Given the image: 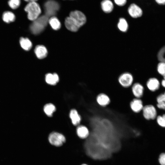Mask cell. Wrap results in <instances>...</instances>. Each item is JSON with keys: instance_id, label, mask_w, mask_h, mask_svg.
<instances>
[{"instance_id": "1", "label": "cell", "mask_w": 165, "mask_h": 165, "mask_svg": "<svg viewBox=\"0 0 165 165\" xmlns=\"http://www.w3.org/2000/svg\"><path fill=\"white\" fill-rule=\"evenodd\" d=\"M49 20V17L46 15L38 17L30 25L31 32L35 35L41 33L47 26Z\"/></svg>"}, {"instance_id": "2", "label": "cell", "mask_w": 165, "mask_h": 165, "mask_svg": "<svg viewBox=\"0 0 165 165\" xmlns=\"http://www.w3.org/2000/svg\"><path fill=\"white\" fill-rule=\"evenodd\" d=\"M24 10L28 13V18L32 21L37 19L41 12L40 6L36 2H28L25 7Z\"/></svg>"}, {"instance_id": "3", "label": "cell", "mask_w": 165, "mask_h": 165, "mask_svg": "<svg viewBox=\"0 0 165 165\" xmlns=\"http://www.w3.org/2000/svg\"><path fill=\"white\" fill-rule=\"evenodd\" d=\"M60 6L58 3L53 0H49L44 5L46 15L48 17L54 16L58 10Z\"/></svg>"}, {"instance_id": "4", "label": "cell", "mask_w": 165, "mask_h": 165, "mask_svg": "<svg viewBox=\"0 0 165 165\" xmlns=\"http://www.w3.org/2000/svg\"><path fill=\"white\" fill-rule=\"evenodd\" d=\"M48 139L52 145L57 147L61 146L66 141L64 136L57 132L51 133L49 135Z\"/></svg>"}, {"instance_id": "5", "label": "cell", "mask_w": 165, "mask_h": 165, "mask_svg": "<svg viewBox=\"0 0 165 165\" xmlns=\"http://www.w3.org/2000/svg\"><path fill=\"white\" fill-rule=\"evenodd\" d=\"M134 79L132 75L128 72L121 74L119 77L118 81L121 86L125 88L130 86L133 84Z\"/></svg>"}, {"instance_id": "6", "label": "cell", "mask_w": 165, "mask_h": 165, "mask_svg": "<svg viewBox=\"0 0 165 165\" xmlns=\"http://www.w3.org/2000/svg\"><path fill=\"white\" fill-rule=\"evenodd\" d=\"M143 115L147 120L154 119L156 117L157 112L155 107L152 105H147L143 107Z\"/></svg>"}, {"instance_id": "7", "label": "cell", "mask_w": 165, "mask_h": 165, "mask_svg": "<svg viewBox=\"0 0 165 165\" xmlns=\"http://www.w3.org/2000/svg\"><path fill=\"white\" fill-rule=\"evenodd\" d=\"M69 16L72 18L80 27L86 22V18L85 15L81 12L75 10L71 12Z\"/></svg>"}, {"instance_id": "8", "label": "cell", "mask_w": 165, "mask_h": 165, "mask_svg": "<svg viewBox=\"0 0 165 165\" xmlns=\"http://www.w3.org/2000/svg\"><path fill=\"white\" fill-rule=\"evenodd\" d=\"M128 12L130 16L133 18L140 17L143 14L141 9L135 3L131 4L129 6Z\"/></svg>"}, {"instance_id": "9", "label": "cell", "mask_w": 165, "mask_h": 165, "mask_svg": "<svg viewBox=\"0 0 165 165\" xmlns=\"http://www.w3.org/2000/svg\"><path fill=\"white\" fill-rule=\"evenodd\" d=\"M130 106L132 111L135 113H138L142 111L143 108L142 100L138 98H135L130 102Z\"/></svg>"}, {"instance_id": "10", "label": "cell", "mask_w": 165, "mask_h": 165, "mask_svg": "<svg viewBox=\"0 0 165 165\" xmlns=\"http://www.w3.org/2000/svg\"><path fill=\"white\" fill-rule=\"evenodd\" d=\"M96 100L98 105L102 107L108 106L111 101L109 97L104 93L99 94L97 96Z\"/></svg>"}, {"instance_id": "11", "label": "cell", "mask_w": 165, "mask_h": 165, "mask_svg": "<svg viewBox=\"0 0 165 165\" xmlns=\"http://www.w3.org/2000/svg\"><path fill=\"white\" fill-rule=\"evenodd\" d=\"M131 90L134 96L136 98H140L143 95L144 88L140 83L136 82L131 87Z\"/></svg>"}, {"instance_id": "12", "label": "cell", "mask_w": 165, "mask_h": 165, "mask_svg": "<svg viewBox=\"0 0 165 165\" xmlns=\"http://www.w3.org/2000/svg\"><path fill=\"white\" fill-rule=\"evenodd\" d=\"M65 24L68 30L73 32L76 31L80 28L74 20L70 16L66 18Z\"/></svg>"}, {"instance_id": "13", "label": "cell", "mask_w": 165, "mask_h": 165, "mask_svg": "<svg viewBox=\"0 0 165 165\" xmlns=\"http://www.w3.org/2000/svg\"><path fill=\"white\" fill-rule=\"evenodd\" d=\"M146 85L149 90L152 91H155L158 90L160 86L159 80L156 78H151L147 81Z\"/></svg>"}, {"instance_id": "14", "label": "cell", "mask_w": 165, "mask_h": 165, "mask_svg": "<svg viewBox=\"0 0 165 165\" xmlns=\"http://www.w3.org/2000/svg\"><path fill=\"white\" fill-rule=\"evenodd\" d=\"M35 52L37 57L40 59L45 58L47 54L46 48L43 45H38L35 49Z\"/></svg>"}, {"instance_id": "15", "label": "cell", "mask_w": 165, "mask_h": 165, "mask_svg": "<svg viewBox=\"0 0 165 165\" xmlns=\"http://www.w3.org/2000/svg\"><path fill=\"white\" fill-rule=\"evenodd\" d=\"M101 7L102 10L105 13H108L112 11L114 5L110 0H103L101 2Z\"/></svg>"}, {"instance_id": "16", "label": "cell", "mask_w": 165, "mask_h": 165, "mask_svg": "<svg viewBox=\"0 0 165 165\" xmlns=\"http://www.w3.org/2000/svg\"><path fill=\"white\" fill-rule=\"evenodd\" d=\"M69 117L73 125L76 126L80 123L81 120V116L76 110L72 109L71 110Z\"/></svg>"}, {"instance_id": "17", "label": "cell", "mask_w": 165, "mask_h": 165, "mask_svg": "<svg viewBox=\"0 0 165 165\" xmlns=\"http://www.w3.org/2000/svg\"><path fill=\"white\" fill-rule=\"evenodd\" d=\"M45 81L48 84L54 85L59 82V77L56 73H48L46 75Z\"/></svg>"}, {"instance_id": "18", "label": "cell", "mask_w": 165, "mask_h": 165, "mask_svg": "<svg viewBox=\"0 0 165 165\" xmlns=\"http://www.w3.org/2000/svg\"><path fill=\"white\" fill-rule=\"evenodd\" d=\"M76 133L78 136L82 139L86 138L89 134L88 129L86 126L83 125H80L77 127Z\"/></svg>"}, {"instance_id": "19", "label": "cell", "mask_w": 165, "mask_h": 165, "mask_svg": "<svg viewBox=\"0 0 165 165\" xmlns=\"http://www.w3.org/2000/svg\"><path fill=\"white\" fill-rule=\"evenodd\" d=\"M2 18L5 22L6 23H9L15 20V16L12 12L6 11L3 13Z\"/></svg>"}, {"instance_id": "20", "label": "cell", "mask_w": 165, "mask_h": 165, "mask_svg": "<svg viewBox=\"0 0 165 165\" xmlns=\"http://www.w3.org/2000/svg\"><path fill=\"white\" fill-rule=\"evenodd\" d=\"M20 42L21 47L24 50H28L31 48L32 43L28 38L22 37L20 39Z\"/></svg>"}, {"instance_id": "21", "label": "cell", "mask_w": 165, "mask_h": 165, "mask_svg": "<svg viewBox=\"0 0 165 165\" xmlns=\"http://www.w3.org/2000/svg\"><path fill=\"white\" fill-rule=\"evenodd\" d=\"M45 113L48 116H52L53 112L56 111V108L52 104L48 103L45 105L43 108Z\"/></svg>"}, {"instance_id": "22", "label": "cell", "mask_w": 165, "mask_h": 165, "mask_svg": "<svg viewBox=\"0 0 165 165\" xmlns=\"http://www.w3.org/2000/svg\"><path fill=\"white\" fill-rule=\"evenodd\" d=\"M48 22L52 28L54 30H58L61 27L60 22L56 17L52 16L49 19Z\"/></svg>"}, {"instance_id": "23", "label": "cell", "mask_w": 165, "mask_h": 165, "mask_svg": "<svg viewBox=\"0 0 165 165\" xmlns=\"http://www.w3.org/2000/svg\"><path fill=\"white\" fill-rule=\"evenodd\" d=\"M117 27L121 31L123 32L127 31L128 29V25L126 20L123 18H120L117 24Z\"/></svg>"}, {"instance_id": "24", "label": "cell", "mask_w": 165, "mask_h": 165, "mask_svg": "<svg viewBox=\"0 0 165 165\" xmlns=\"http://www.w3.org/2000/svg\"><path fill=\"white\" fill-rule=\"evenodd\" d=\"M156 70L157 72L160 75H165V62L160 61L157 64Z\"/></svg>"}, {"instance_id": "25", "label": "cell", "mask_w": 165, "mask_h": 165, "mask_svg": "<svg viewBox=\"0 0 165 165\" xmlns=\"http://www.w3.org/2000/svg\"><path fill=\"white\" fill-rule=\"evenodd\" d=\"M20 3L21 0H9L8 2V4L10 8L15 9L19 7Z\"/></svg>"}, {"instance_id": "26", "label": "cell", "mask_w": 165, "mask_h": 165, "mask_svg": "<svg viewBox=\"0 0 165 165\" xmlns=\"http://www.w3.org/2000/svg\"><path fill=\"white\" fill-rule=\"evenodd\" d=\"M157 121L160 126L165 127V114L158 116L157 118Z\"/></svg>"}, {"instance_id": "27", "label": "cell", "mask_w": 165, "mask_h": 165, "mask_svg": "<svg viewBox=\"0 0 165 165\" xmlns=\"http://www.w3.org/2000/svg\"><path fill=\"white\" fill-rule=\"evenodd\" d=\"M157 101L158 103H165V92L160 94L157 97Z\"/></svg>"}, {"instance_id": "28", "label": "cell", "mask_w": 165, "mask_h": 165, "mask_svg": "<svg viewBox=\"0 0 165 165\" xmlns=\"http://www.w3.org/2000/svg\"><path fill=\"white\" fill-rule=\"evenodd\" d=\"M159 161L161 165H165V153H163L160 155Z\"/></svg>"}, {"instance_id": "29", "label": "cell", "mask_w": 165, "mask_h": 165, "mask_svg": "<svg viewBox=\"0 0 165 165\" xmlns=\"http://www.w3.org/2000/svg\"><path fill=\"white\" fill-rule=\"evenodd\" d=\"M115 3L119 6H123L125 5L127 2V0H114Z\"/></svg>"}, {"instance_id": "30", "label": "cell", "mask_w": 165, "mask_h": 165, "mask_svg": "<svg viewBox=\"0 0 165 165\" xmlns=\"http://www.w3.org/2000/svg\"><path fill=\"white\" fill-rule=\"evenodd\" d=\"M157 106L159 108L165 110V103H158Z\"/></svg>"}, {"instance_id": "31", "label": "cell", "mask_w": 165, "mask_h": 165, "mask_svg": "<svg viewBox=\"0 0 165 165\" xmlns=\"http://www.w3.org/2000/svg\"><path fill=\"white\" fill-rule=\"evenodd\" d=\"M158 5L160 6L165 5V0H154Z\"/></svg>"}, {"instance_id": "32", "label": "cell", "mask_w": 165, "mask_h": 165, "mask_svg": "<svg viewBox=\"0 0 165 165\" xmlns=\"http://www.w3.org/2000/svg\"><path fill=\"white\" fill-rule=\"evenodd\" d=\"M161 84L162 86L165 88V75L163 76V79L162 81Z\"/></svg>"}, {"instance_id": "33", "label": "cell", "mask_w": 165, "mask_h": 165, "mask_svg": "<svg viewBox=\"0 0 165 165\" xmlns=\"http://www.w3.org/2000/svg\"><path fill=\"white\" fill-rule=\"evenodd\" d=\"M26 2H36L37 0H24Z\"/></svg>"}, {"instance_id": "34", "label": "cell", "mask_w": 165, "mask_h": 165, "mask_svg": "<svg viewBox=\"0 0 165 165\" xmlns=\"http://www.w3.org/2000/svg\"><path fill=\"white\" fill-rule=\"evenodd\" d=\"M81 165H87L85 164H82Z\"/></svg>"}]
</instances>
